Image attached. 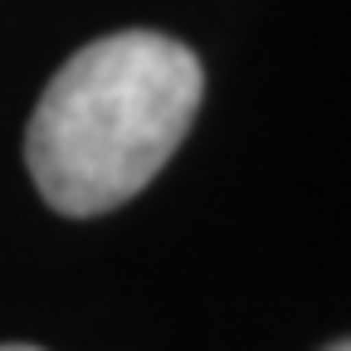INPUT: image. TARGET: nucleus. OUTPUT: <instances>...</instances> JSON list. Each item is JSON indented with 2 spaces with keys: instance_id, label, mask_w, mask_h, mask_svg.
Returning <instances> with one entry per match:
<instances>
[{
  "instance_id": "1",
  "label": "nucleus",
  "mask_w": 351,
  "mask_h": 351,
  "mask_svg": "<svg viewBox=\"0 0 351 351\" xmlns=\"http://www.w3.org/2000/svg\"><path fill=\"white\" fill-rule=\"evenodd\" d=\"M205 93L200 59L181 39L122 29L78 49L29 117L25 161L59 215L127 205L176 156Z\"/></svg>"
},
{
  "instance_id": "2",
  "label": "nucleus",
  "mask_w": 351,
  "mask_h": 351,
  "mask_svg": "<svg viewBox=\"0 0 351 351\" xmlns=\"http://www.w3.org/2000/svg\"><path fill=\"white\" fill-rule=\"evenodd\" d=\"M327 351H351V337H346V341H332Z\"/></svg>"
},
{
  "instance_id": "3",
  "label": "nucleus",
  "mask_w": 351,
  "mask_h": 351,
  "mask_svg": "<svg viewBox=\"0 0 351 351\" xmlns=\"http://www.w3.org/2000/svg\"><path fill=\"white\" fill-rule=\"evenodd\" d=\"M0 351H39V346H0Z\"/></svg>"
}]
</instances>
